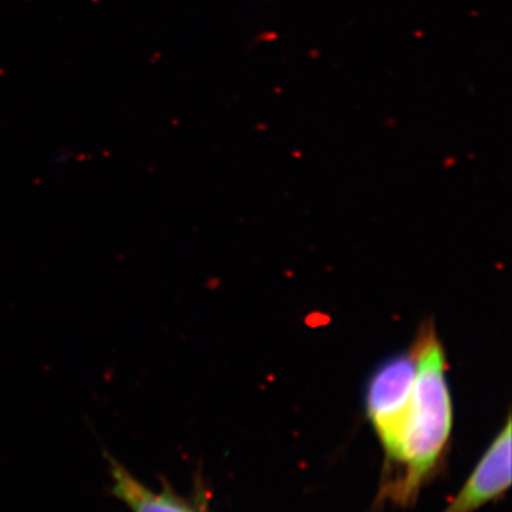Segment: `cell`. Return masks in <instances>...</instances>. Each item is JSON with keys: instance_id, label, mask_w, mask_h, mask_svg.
I'll use <instances>...</instances> for the list:
<instances>
[{"instance_id": "6da1fadb", "label": "cell", "mask_w": 512, "mask_h": 512, "mask_svg": "<svg viewBox=\"0 0 512 512\" xmlns=\"http://www.w3.org/2000/svg\"><path fill=\"white\" fill-rule=\"evenodd\" d=\"M416 379L412 402L396 453L387 497L409 503L419 493L444 453L453 427V404L447 383L446 355L436 333H423L414 345Z\"/></svg>"}, {"instance_id": "277c9868", "label": "cell", "mask_w": 512, "mask_h": 512, "mask_svg": "<svg viewBox=\"0 0 512 512\" xmlns=\"http://www.w3.org/2000/svg\"><path fill=\"white\" fill-rule=\"evenodd\" d=\"M110 474L111 490L131 512H204L173 491L147 487L113 458H110Z\"/></svg>"}, {"instance_id": "7a4b0ae2", "label": "cell", "mask_w": 512, "mask_h": 512, "mask_svg": "<svg viewBox=\"0 0 512 512\" xmlns=\"http://www.w3.org/2000/svg\"><path fill=\"white\" fill-rule=\"evenodd\" d=\"M416 352L393 356L376 370L367 384L366 412L382 441L387 458H392L400 437L416 379Z\"/></svg>"}, {"instance_id": "3957f363", "label": "cell", "mask_w": 512, "mask_h": 512, "mask_svg": "<svg viewBox=\"0 0 512 512\" xmlns=\"http://www.w3.org/2000/svg\"><path fill=\"white\" fill-rule=\"evenodd\" d=\"M511 485V420L508 419L480 463L444 512H473Z\"/></svg>"}]
</instances>
